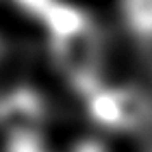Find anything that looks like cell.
<instances>
[{
  "label": "cell",
  "mask_w": 152,
  "mask_h": 152,
  "mask_svg": "<svg viewBox=\"0 0 152 152\" xmlns=\"http://www.w3.org/2000/svg\"><path fill=\"white\" fill-rule=\"evenodd\" d=\"M120 15L133 37L152 44V0H120Z\"/></svg>",
  "instance_id": "6da1fadb"
}]
</instances>
